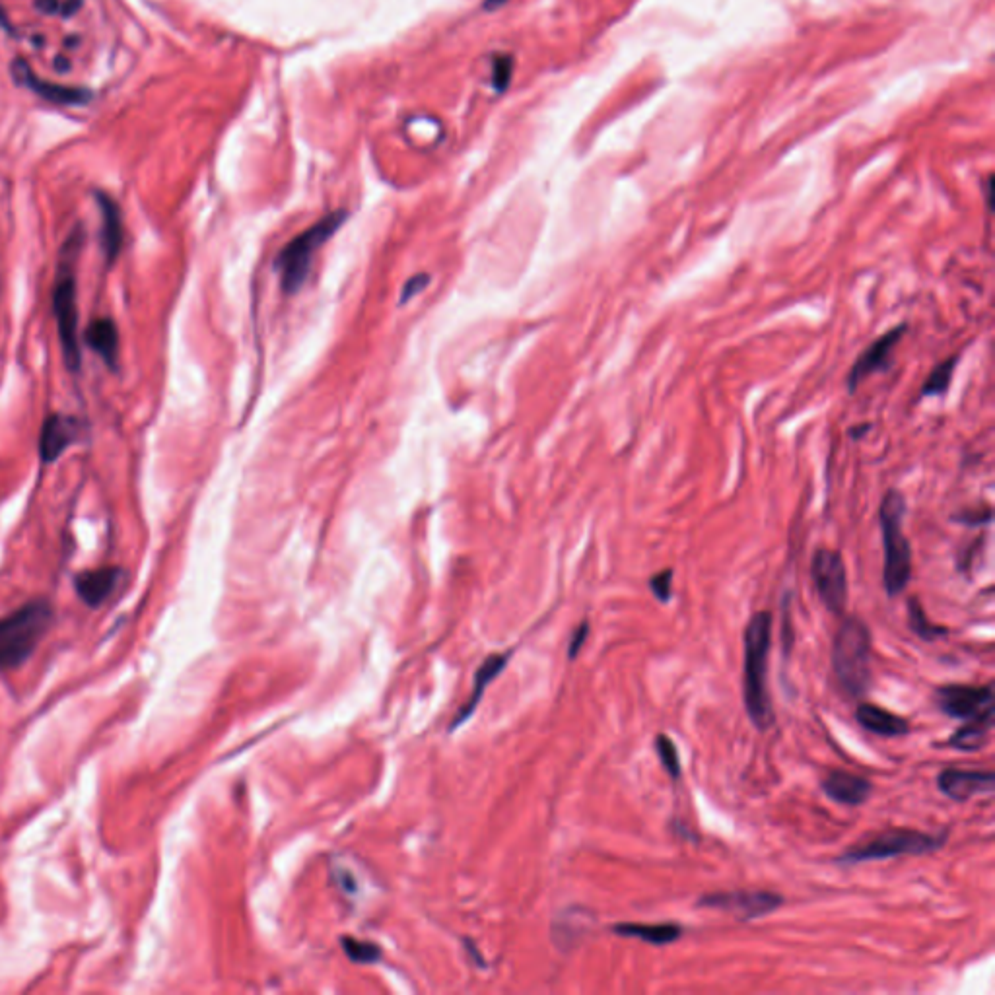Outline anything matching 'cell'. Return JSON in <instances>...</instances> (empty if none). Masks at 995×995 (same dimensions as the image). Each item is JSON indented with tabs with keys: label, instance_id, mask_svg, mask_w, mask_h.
I'll use <instances>...</instances> for the list:
<instances>
[{
	"label": "cell",
	"instance_id": "cell-19",
	"mask_svg": "<svg viewBox=\"0 0 995 995\" xmlns=\"http://www.w3.org/2000/svg\"><path fill=\"white\" fill-rule=\"evenodd\" d=\"M613 933L618 937H632L640 939L653 947H667L671 943H677L683 937V927L675 922L669 924H636V922H622L613 926Z\"/></svg>",
	"mask_w": 995,
	"mask_h": 995
},
{
	"label": "cell",
	"instance_id": "cell-4",
	"mask_svg": "<svg viewBox=\"0 0 995 995\" xmlns=\"http://www.w3.org/2000/svg\"><path fill=\"white\" fill-rule=\"evenodd\" d=\"M53 622L47 601L37 599L0 618V671L24 665Z\"/></svg>",
	"mask_w": 995,
	"mask_h": 995
},
{
	"label": "cell",
	"instance_id": "cell-30",
	"mask_svg": "<svg viewBox=\"0 0 995 995\" xmlns=\"http://www.w3.org/2000/svg\"><path fill=\"white\" fill-rule=\"evenodd\" d=\"M506 2H508V0H484V6H486L488 10H496V8H500L502 4H506Z\"/></svg>",
	"mask_w": 995,
	"mask_h": 995
},
{
	"label": "cell",
	"instance_id": "cell-13",
	"mask_svg": "<svg viewBox=\"0 0 995 995\" xmlns=\"http://www.w3.org/2000/svg\"><path fill=\"white\" fill-rule=\"evenodd\" d=\"M821 788L828 799L846 807H859L871 797L873 784L858 774L834 770L824 778Z\"/></svg>",
	"mask_w": 995,
	"mask_h": 995
},
{
	"label": "cell",
	"instance_id": "cell-23",
	"mask_svg": "<svg viewBox=\"0 0 995 995\" xmlns=\"http://www.w3.org/2000/svg\"><path fill=\"white\" fill-rule=\"evenodd\" d=\"M961 356L955 354V356H949L945 358L943 362H939L927 376L924 385H922V391L920 395L922 397H943L947 395L949 387H951V381H953V376H955V370H957V364H959Z\"/></svg>",
	"mask_w": 995,
	"mask_h": 995
},
{
	"label": "cell",
	"instance_id": "cell-11",
	"mask_svg": "<svg viewBox=\"0 0 995 995\" xmlns=\"http://www.w3.org/2000/svg\"><path fill=\"white\" fill-rule=\"evenodd\" d=\"M906 329H908L906 325H896L894 329L883 333L877 341H873L859 354L858 360L854 362L848 379H846L850 393H856L861 381H865L869 376L887 372L891 368L894 350L902 341Z\"/></svg>",
	"mask_w": 995,
	"mask_h": 995
},
{
	"label": "cell",
	"instance_id": "cell-29",
	"mask_svg": "<svg viewBox=\"0 0 995 995\" xmlns=\"http://www.w3.org/2000/svg\"><path fill=\"white\" fill-rule=\"evenodd\" d=\"M587 636H589V622L584 620V622L578 626V630L574 632L572 640H570V648H568V657H570V659H576V657H578V653L582 650V646H584Z\"/></svg>",
	"mask_w": 995,
	"mask_h": 995
},
{
	"label": "cell",
	"instance_id": "cell-26",
	"mask_svg": "<svg viewBox=\"0 0 995 995\" xmlns=\"http://www.w3.org/2000/svg\"><path fill=\"white\" fill-rule=\"evenodd\" d=\"M343 947L346 957L352 962H358V964H374V962H378L381 959V951H379L378 945L368 943V941H358V939H352V937H344Z\"/></svg>",
	"mask_w": 995,
	"mask_h": 995
},
{
	"label": "cell",
	"instance_id": "cell-9",
	"mask_svg": "<svg viewBox=\"0 0 995 995\" xmlns=\"http://www.w3.org/2000/svg\"><path fill=\"white\" fill-rule=\"evenodd\" d=\"M811 576L824 607L832 615H842L848 603V572L838 550L819 549L811 560Z\"/></svg>",
	"mask_w": 995,
	"mask_h": 995
},
{
	"label": "cell",
	"instance_id": "cell-22",
	"mask_svg": "<svg viewBox=\"0 0 995 995\" xmlns=\"http://www.w3.org/2000/svg\"><path fill=\"white\" fill-rule=\"evenodd\" d=\"M18 76L30 86L34 88L35 92L51 102L57 103H84L90 100V92L86 90H78V88H65V86H53V84H47V82H41L37 80V76H34L30 69H26L24 65H18Z\"/></svg>",
	"mask_w": 995,
	"mask_h": 995
},
{
	"label": "cell",
	"instance_id": "cell-21",
	"mask_svg": "<svg viewBox=\"0 0 995 995\" xmlns=\"http://www.w3.org/2000/svg\"><path fill=\"white\" fill-rule=\"evenodd\" d=\"M86 343L96 350L103 358V362L109 368L117 366V356H119V333L115 323L109 317H100L90 323L84 335Z\"/></svg>",
	"mask_w": 995,
	"mask_h": 995
},
{
	"label": "cell",
	"instance_id": "cell-15",
	"mask_svg": "<svg viewBox=\"0 0 995 995\" xmlns=\"http://www.w3.org/2000/svg\"><path fill=\"white\" fill-rule=\"evenodd\" d=\"M121 580H123L121 568H100V570L82 572L74 580V587H76L78 597L88 607H100L103 601L115 591V587L119 585Z\"/></svg>",
	"mask_w": 995,
	"mask_h": 995
},
{
	"label": "cell",
	"instance_id": "cell-3",
	"mask_svg": "<svg viewBox=\"0 0 995 995\" xmlns=\"http://www.w3.org/2000/svg\"><path fill=\"white\" fill-rule=\"evenodd\" d=\"M832 665L840 687L852 698L867 692L871 683V632L858 617H848L838 628L832 646Z\"/></svg>",
	"mask_w": 995,
	"mask_h": 995
},
{
	"label": "cell",
	"instance_id": "cell-1",
	"mask_svg": "<svg viewBox=\"0 0 995 995\" xmlns=\"http://www.w3.org/2000/svg\"><path fill=\"white\" fill-rule=\"evenodd\" d=\"M772 613L758 611L743 632V702L758 731L774 725V708L768 692V655L772 646Z\"/></svg>",
	"mask_w": 995,
	"mask_h": 995
},
{
	"label": "cell",
	"instance_id": "cell-25",
	"mask_svg": "<svg viewBox=\"0 0 995 995\" xmlns=\"http://www.w3.org/2000/svg\"><path fill=\"white\" fill-rule=\"evenodd\" d=\"M655 751H657V756L661 760L663 770L669 774V778L679 780L683 776V766H681L679 751H677L673 739L669 735H665V733H659L655 737Z\"/></svg>",
	"mask_w": 995,
	"mask_h": 995
},
{
	"label": "cell",
	"instance_id": "cell-20",
	"mask_svg": "<svg viewBox=\"0 0 995 995\" xmlns=\"http://www.w3.org/2000/svg\"><path fill=\"white\" fill-rule=\"evenodd\" d=\"M98 203H100V210H102V247L105 257L109 263H113L117 259V255L121 253V247H123V240H125V232H123V218H121V210L119 206L113 203V199H109L107 195H98Z\"/></svg>",
	"mask_w": 995,
	"mask_h": 995
},
{
	"label": "cell",
	"instance_id": "cell-27",
	"mask_svg": "<svg viewBox=\"0 0 995 995\" xmlns=\"http://www.w3.org/2000/svg\"><path fill=\"white\" fill-rule=\"evenodd\" d=\"M673 576H675V572H673L671 568H667V570L657 572L655 576L650 578V582H648V585H650V591L653 593V597H655L659 603H663V605H665V603H669V601H671V597H673Z\"/></svg>",
	"mask_w": 995,
	"mask_h": 995
},
{
	"label": "cell",
	"instance_id": "cell-10",
	"mask_svg": "<svg viewBox=\"0 0 995 995\" xmlns=\"http://www.w3.org/2000/svg\"><path fill=\"white\" fill-rule=\"evenodd\" d=\"M939 710L955 720H970L994 708V685H943L935 690Z\"/></svg>",
	"mask_w": 995,
	"mask_h": 995
},
{
	"label": "cell",
	"instance_id": "cell-24",
	"mask_svg": "<svg viewBox=\"0 0 995 995\" xmlns=\"http://www.w3.org/2000/svg\"><path fill=\"white\" fill-rule=\"evenodd\" d=\"M908 626L918 638H922L926 642L939 640L941 636L949 634V630L945 626H937V624L929 622L918 597H910V601H908Z\"/></svg>",
	"mask_w": 995,
	"mask_h": 995
},
{
	"label": "cell",
	"instance_id": "cell-28",
	"mask_svg": "<svg viewBox=\"0 0 995 995\" xmlns=\"http://www.w3.org/2000/svg\"><path fill=\"white\" fill-rule=\"evenodd\" d=\"M512 69H514V61L510 57H500L496 63H494V84L496 88L502 92L504 88H508L510 84V78H512Z\"/></svg>",
	"mask_w": 995,
	"mask_h": 995
},
{
	"label": "cell",
	"instance_id": "cell-2",
	"mask_svg": "<svg viewBox=\"0 0 995 995\" xmlns=\"http://www.w3.org/2000/svg\"><path fill=\"white\" fill-rule=\"evenodd\" d=\"M906 500L898 490H887L879 506V525L885 550L883 585L889 597H898L912 578V547L904 535Z\"/></svg>",
	"mask_w": 995,
	"mask_h": 995
},
{
	"label": "cell",
	"instance_id": "cell-6",
	"mask_svg": "<svg viewBox=\"0 0 995 995\" xmlns=\"http://www.w3.org/2000/svg\"><path fill=\"white\" fill-rule=\"evenodd\" d=\"M947 844V830L941 834H926L912 828H885L863 838L836 858L840 865H858L865 861L898 858V856H926L941 850Z\"/></svg>",
	"mask_w": 995,
	"mask_h": 995
},
{
	"label": "cell",
	"instance_id": "cell-17",
	"mask_svg": "<svg viewBox=\"0 0 995 995\" xmlns=\"http://www.w3.org/2000/svg\"><path fill=\"white\" fill-rule=\"evenodd\" d=\"M508 661H510V653H496V655H490V657L482 663L481 667H479V671H477V677H475V688H473V694L469 696L467 704H465V706L457 712L455 720L451 723V729H455V727L463 725L465 721L469 720V718L475 714V710H477V706H479V702H481L484 690H486L488 685H490V683H492V681H494V679H496V677L504 671V667L508 665Z\"/></svg>",
	"mask_w": 995,
	"mask_h": 995
},
{
	"label": "cell",
	"instance_id": "cell-14",
	"mask_svg": "<svg viewBox=\"0 0 995 995\" xmlns=\"http://www.w3.org/2000/svg\"><path fill=\"white\" fill-rule=\"evenodd\" d=\"M78 436V422L69 416L61 414H51L43 422L41 438H39V453L45 463L57 461L67 447L76 440Z\"/></svg>",
	"mask_w": 995,
	"mask_h": 995
},
{
	"label": "cell",
	"instance_id": "cell-16",
	"mask_svg": "<svg viewBox=\"0 0 995 995\" xmlns=\"http://www.w3.org/2000/svg\"><path fill=\"white\" fill-rule=\"evenodd\" d=\"M856 720H858L859 725L879 737H902V735H908L910 733V723L896 716L893 712L881 708V706H875V704H859L858 710H856Z\"/></svg>",
	"mask_w": 995,
	"mask_h": 995
},
{
	"label": "cell",
	"instance_id": "cell-18",
	"mask_svg": "<svg viewBox=\"0 0 995 995\" xmlns=\"http://www.w3.org/2000/svg\"><path fill=\"white\" fill-rule=\"evenodd\" d=\"M964 721L966 723L955 731V735L949 737L947 747L949 749H957V751H964V753L980 751L988 743L990 733L994 729V708L986 710L984 714H980L976 718Z\"/></svg>",
	"mask_w": 995,
	"mask_h": 995
},
{
	"label": "cell",
	"instance_id": "cell-7",
	"mask_svg": "<svg viewBox=\"0 0 995 995\" xmlns=\"http://www.w3.org/2000/svg\"><path fill=\"white\" fill-rule=\"evenodd\" d=\"M344 220V210L331 212L282 247L276 257L275 269L286 294H296L304 286L313 263V255L343 226Z\"/></svg>",
	"mask_w": 995,
	"mask_h": 995
},
{
	"label": "cell",
	"instance_id": "cell-8",
	"mask_svg": "<svg viewBox=\"0 0 995 995\" xmlns=\"http://www.w3.org/2000/svg\"><path fill=\"white\" fill-rule=\"evenodd\" d=\"M784 896L772 891H723L708 893L696 900V908H710L731 914L739 922H753L782 908Z\"/></svg>",
	"mask_w": 995,
	"mask_h": 995
},
{
	"label": "cell",
	"instance_id": "cell-5",
	"mask_svg": "<svg viewBox=\"0 0 995 995\" xmlns=\"http://www.w3.org/2000/svg\"><path fill=\"white\" fill-rule=\"evenodd\" d=\"M82 245V230L78 228L70 236L61 259V271L53 292V311L57 319L59 339L63 346V356L70 372L80 370V344H78V288L74 263Z\"/></svg>",
	"mask_w": 995,
	"mask_h": 995
},
{
	"label": "cell",
	"instance_id": "cell-12",
	"mask_svg": "<svg viewBox=\"0 0 995 995\" xmlns=\"http://www.w3.org/2000/svg\"><path fill=\"white\" fill-rule=\"evenodd\" d=\"M937 788L953 801H968L974 795L994 793V772L980 770H962V768H945L937 776Z\"/></svg>",
	"mask_w": 995,
	"mask_h": 995
}]
</instances>
